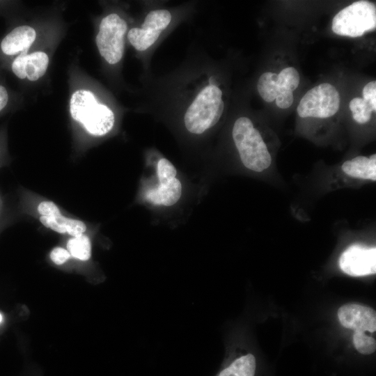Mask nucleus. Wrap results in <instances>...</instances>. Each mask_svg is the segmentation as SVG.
<instances>
[{
  "label": "nucleus",
  "instance_id": "nucleus-24",
  "mask_svg": "<svg viewBox=\"0 0 376 376\" xmlns=\"http://www.w3.org/2000/svg\"><path fill=\"white\" fill-rule=\"evenodd\" d=\"M363 99L368 102L374 110H376V81L368 83L363 88Z\"/></svg>",
  "mask_w": 376,
  "mask_h": 376
},
{
  "label": "nucleus",
  "instance_id": "nucleus-19",
  "mask_svg": "<svg viewBox=\"0 0 376 376\" xmlns=\"http://www.w3.org/2000/svg\"><path fill=\"white\" fill-rule=\"evenodd\" d=\"M353 343L357 350L362 354H371L376 350L375 338L365 333H355L353 336Z\"/></svg>",
  "mask_w": 376,
  "mask_h": 376
},
{
  "label": "nucleus",
  "instance_id": "nucleus-3",
  "mask_svg": "<svg viewBox=\"0 0 376 376\" xmlns=\"http://www.w3.org/2000/svg\"><path fill=\"white\" fill-rule=\"evenodd\" d=\"M224 108L221 89L214 84L204 87L185 112V127L192 134L205 132L217 123Z\"/></svg>",
  "mask_w": 376,
  "mask_h": 376
},
{
  "label": "nucleus",
  "instance_id": "nucleus-25",
  "mask_svg": "<svg viewBox=\"0 0 376 376\" xmlns=\"http://www.w3.org/2000/svg\"><path fill=\"white\" fill-rule=\"evenodd\" d=\"M2 319H3V318H2V315H1V314L0 313V322L2 321Z\"/></svg>",
  "mask_w": 376,
  "mask_h": 376
},
{
  "label": "nucleus",
  "instance_id": "nucleus-17",
  "mask_svg": "<svg viewBox=\"0 0 376 376\" xmlns=\"http://www.w3.org/2000/svg\"><path fill=\"white\" fill-rule=\"evenodd\" d=\"M70 256L80 260H88L91 256V244L88 236L81 235L72 237L67 243Z\"/></svg>",
  "mask_w": 376,
  "mask_h": 376
},
{
  "label": "nucleus",
  "instance_id": "nucleus-18",
  "mask_svg": "<svg viewBox=\"0 0 376 376\" xmlns=\"http://www.w3.org/2000/svg\"><path fill=\"white\" fill-rule=\"evenodd\" d=\"M349 107L354 120L360 124L368 122L373 111H375L371 104L361 97L353 98Z\"/></svg>",
  "mask_w": 376,
  "mask_h": 376
},
{
  "label": "nucleus",
  "instance_id": "nucleus-23",
  "mask_svg": "<svg viewBox=\"0 0 376 376\" xmlns=\"http://www.w3.org/2000/svg\"><path fill=\"white\" fill-rule=\"evenodd\" d=\"M70 256L67 249L60 246L54 248L49 253L52 261L58 265L65 263Z\"/></svg>",
  "mask_w": 376,
  "mask_h": 376
},
{
  "label": "nucleus",
  "instance_id": "nucleus-16",
  "mask_svg": "<svg viewBox=\"0 0 376 376\" xmlns=\"http://www.w3.org/2000/svg\"><path fill=\"white\" fill-rule=\"evenodd\" d=\"M276 79L277 74L274 72H267L260 75L257 83V89L265 102H272L278 96Z\"/></svg>",
  "mask_w": 376,
  "mask_h": 376
},
{
  "label": "nucleus",
  "instance_id": "nucleus-9",
  "mask_svg": "<svg viewBox=\"0 0 376 376\" xmlns=\"http://www.w3.org/2000/svg\"><path fill=\"white\" fill-rule=\"evenodd\" d=\"M38 36V29L31 24L13 26L0 40V68L18 55L33 49Z\"/></svg>",
  "mask_w": 376,
  "mask_h": 376
},
{
  "label": "nucleus",
  "instance_id": "nucleus-12",
  "mask_svg": "<svg viewBox=\"0 0 376 376\" xmlns=\"http://www.w3.org/2000/svg\"><path fill=\"white\" fill-rule=\"evenodd\" d=\"M299 81V74L292 67L285 68L277 75L279 94L275 100L279 108L287 109L292 105L294 100L293 91L298 87Z\"/></svg>",
  "mask_w": 376,
  "mask_h": 376
},
{
  "label": "nucleus",
  "instance_id": "nucleus-14",
  "mask_svg": "<svg viewBox=\"0 0 376 376\" xmlns=\"http://www.w3.org/2000/svg\"><path fill=\"white\" fill-rule=\"evenodd\" d=\"M343 172L347 175L365 180H376V155L370 157L357 156L346 160L341 166Z\"/></svg>",
  "mask_w": 376,
  "mask_h": 376
},
{
  "label": "nucleus",
  "instance_id": "nucleus-2",
  "mask_svg": "<svg viewBox=\"0 0 376 376\" xmlns=\"http://www.w3.org/2000/svg\"><path fill=\"white\" fill-rule=\"evenodd\" d=\"M232 135L240 159L246 168L256 172H262L269 168L272 156L260 132L249 118H237Z\"/></svg>",
  "mask_w": 376,
  "mask_h": 376
},
{
  "label": "nucleus",
  "instance_id": "nucleus-8",
  "mask_svg": "<svg viewBox=\"0 0 376 376\" xmlns=\"http://www.w3.org/2000/svg\"><path fill=\"white\" fill-rule=\"evenodd\" d=\"M49 64V52L33 47L15 57L3 68L8 69L19 80L35 82L46 75Z\"/></svg>",
  "mask_w": 376,
  "mask_h": 376
},
{
  "label": "nucleus",
  "instance_id": "nucleus-7",
  "mask_svg": "<svg viewBox=\"0 0 376 376\" xmlns=\"http://www.w3.org/2000/svg\"><path fill=\"white\" fill-rule=\"evenodd\" d=\"M171 14L166 9L150 11L141 27L130 29L127 34L130 43L137 51L143 52L150 47L159 38L171 21Z\"/></svg>",
  "mask_w": 376,
  "mask_h": 376
},
{
  "label": "nucleus",
  "instance_id": "nucleus-20",
  "mask_svg": "<svg viewBox=\"0 0 376 376\" xmlns=\"http://www.w3.org/2000/svg\"><path fill=\"white\" fill-rule=\"evenodd\" d=\"M14 100V94L6 84L0 71V115L12 109Z\"/></svg>",
  "mask_w": 376,
  "mask_h": 376
},
{
  "label": "nucleus",
  "instance_id": "nucleus-22",
  "mask_svg": "<svg viewBox=\"0 0 376 376\" xmlns=\"http://www.w3.org/2000/svg\"><path fill=\"white\" fill-rule=\"evenodd\" d=\"M38 213L44 217H56L61 215V210L55 203L50 201L40 202L37 207Z\"/></svg>",
  "mask_w": 376,
  "mask_h": 376
},
{
  "label": "nucleus",
  "instance_id": "nucleus-15",
  "mask_svg": "<svg viewBox=\"0 0 376 376\" xmlns=\"http://www.w3.org/2000/svg\"><path fill=\"white\" fill-rule=\"evenodd\" d=\"M40 223L45 227L61 234L72 237L81 235L86 230V224L81 220L68 218L62 214L56 217L40 216Z\"/></svg>",
  "mask_w": 376,
  "mask_h": 376
},
{
  "label": "nucleus",
  "instance_id": "nucleus-11",
  "mask_svg": "<svg viewBox=\"0 0 376 376\" xmlns=\"http://www.w3.org/2000/svg\"><path fill=\"white\" fill-rule=\"evenodd\" d=\"M338 316L344 327L352 329L355 333H373L376 330L375 311L370 307L357 304H345L338 309Z\"/></svg>",
  "mask_w": 376,
  "mask_h": 376
},
{
  "label": "nucleus",
  "instance_id": "nucleus-10",
  "mask_svg": "<svg viewBox=\"0 0 376 376\" xmlns=\"http://www.w3.org/2000/svg\"><path fill=\"white\" fill-rule=\"evenodd\" d=\"M339 266L343 272L352 276L375 274L376 249L358 244L352 245L341 254Z\"/></svg>",
  "mask_w": 376,
  "mask_h": 376
},
{
  "label": "nucleus",
  "instance_id": "nucleus-4",
  "mask_svg": "<svg viewBox=\"0 0 376 376\" xmlns=\"http://www.w3.org/2000/svg\"><path fill=\"white\" fill-rule=\"evenodd\" d=\"M376 27V7L368 1H358L340 10L332 20L334 33L352 38L362 36Z\"/></svg>",
  "mask_w": 376,
  "mask_h": 376
},
{
  "label": "nucleus",
  "instance_id": "nucleus-1",
  "mask_svg": "<svg viewBox=\"0 0 376 376\" xmlns=\"http://www.w3.org/2000/svg\"><path fill=\"white\" fill-rule=\"evenodd\" d=\"M71 118L91 135L102 136L113 127L115 114L105 104L99 102L94 93L84 88L72 91L69 100Z\"/></svg>",
  "mask_w": 376,
  "mask_h": 376
},
{
  "label": "nucleus",
  "instance_id": "nucleus-13",
  "mask_svg": "<svg viewBox=\"0 0 376 376\" xmlns=\"http://www.w3.org/2000/svg\"><path fill=\"white\" fill-rule=\"evenodd\" d=\"M182 194V185L175 178L172 180L159 182V185L149 190L146 198L152 204L171 206L176 203Z\"/></svg>",
  "mask_w": 376,
  "mask_h": 376
},
{
  "label": "nucleus",
  "instance_id": "nucleus-6",
  "mask_svg": "<svg viewBox=\"0 0 376 376\" xmlns=\"http://www.w3.org/2000/svg\"><path fill=\"white\" fill-rule=\"evenodd\" d=\"M340 107V95L336 87L322 83L306 93L297 107L301 118H326L334 116Z\"/></svg>",
  "mask_w": 376,
  "mask_h": 376
},
{
  "label": "nucleus",
  "instance_id": "nucleus-21",
  "mask_svg": "<svg viewBox=\"0 0 376 376\" xmlns=\"http://www.w3.org/2000/svg\"><path fill=\"white\" fill-rule=\"evenodd\" d=\"M157 175L159 182L166 181L175 178L177 170L169 160L162 158L157 165Z\"/></svg>",
  "mask_w": 376,
  "mask_h": 376
},
{
  "label": "nucleus",
  "instance_id": "nucleus-5",
  "mask_svg": "<svg viewBox=\"0 0 376 376\" xmlns=\"http://www.w3.org/2000/svg\"><path fill=\"white\" fill-rule=\"evenodd\" d=\"M127 31L126 21L116 13H109L101 19L95 44L100 56L107 63L116 65L123 58Z\"/></svg>",
  "mask_w": 376,
  "mask_h": 376
}]
</instances>
